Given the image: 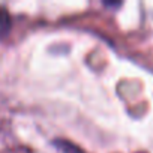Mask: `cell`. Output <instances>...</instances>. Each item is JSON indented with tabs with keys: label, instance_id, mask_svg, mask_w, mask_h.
I'll use <instances>...</instances> for the list:
<instances>
[{
	"label": "cell",
	"instance_id": "1",
	"mask_svg": "<svg viewBox=\"0 0 153 153\" xmlns=\"http://www.w3.org/2000/svg\"><path fill=\"white\" fill-rule=\"evenodd\" d=\"M12 27V20L6 8L0 6V39H3L9 35Z\"/></svg>",
	"mask_w": 153,
	"mask_h": 153
},
{
	"label": "cell",
	"instance_id": "2",
	"mask_svg": "<svg viewBox=\"0 0 153 153\" xmlns=\"http://www.w3.org/2000/svg\"><path fill=\"white\" fill-rule=\"evenodd\" d=\"M54 146L59 150H62L63 153H84L83 150H80L75 144H72L69 141H65V140H56L54 141Z\"/></svg>",
	"mask_w": 153,
	"mask_h": 153
}]
</instances>
